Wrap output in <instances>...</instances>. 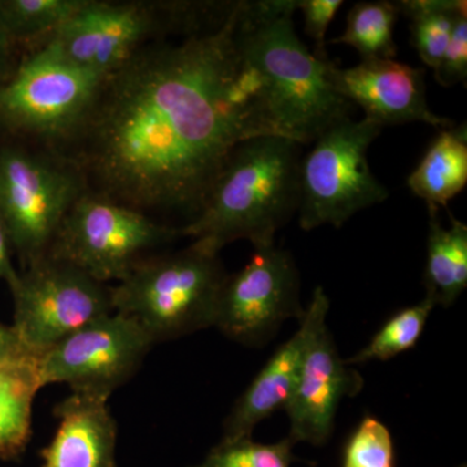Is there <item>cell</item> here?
I'll return each mask as SVG.
<instances>
[{"label": "cell", "mask_w": 467, "mask_h": 467, "mask_svg": "<svg viewBox=\"0 0 467 467\" xmlns=\"http://www.w3.org/2000/svg\"><path fill=\"white\" fill-rule=\"evenodd\" d=\"M242 5L214 29L150 43L107 78L63 153L88 190L192 223L238 144L282 137L239 47Z\"/></svg>", "instance_id": "cell-1"}, {"label": "cell", "mask_w": 467, "mask_h": 467, "mask_svg": "<svg viewBox=\"0 0 467 467\" xmlns=\"http://www.w3.org/2000/svg\"><path fill=\"white\" fill-rule=\"evenodd\" d=\"M297 0L243 2L239 47L259 73L269 115L282 137L309 144L350 119L353 104L328 81L331 61L316 57L296 36Z\"/></svg>", "instance_id": "cell-2"}, {"label": "cell", "mask_w": 467, "mask_h": 467, "mask_svg": "<svg viewBox=\"0 0 467 467\" xmlns=\"http://www.w3.org/2000/svg\"><path fill=\"white\" fill-rule=\"evenodd\" d=\"M301 159V144L278 135L238 144L181 235L217 252L239 239L254 250L275 244V233L299 209Z\"/></svg>", "instance_id": "cell-3"}, {"label": "cell", "mask_w": 467, "mask_h": 467, "mask_svg": "<svg viewBox=\"0 0 467 467\" xmlns=\"http://www.w3.org/2000/svg\"><path fill=\"white\" fill-rule=\"evenodd\" d=\"M233 8L234 2L85 0L41 47L82 69L109 77L150 43L164 41L171 34L189 36L214 29Z\"/></svg>", "instance_id": "cell-4"}, {"label": "cell", "mask_w": 467, "mask_h": 467, "mask_svg": "<svg viewBox=\"0 0 467 467\" xmlns=\"http://www.w3.org/2000/svg\"><path fill=\"white\" fill-rule=\"evenodd\" d=\"M218 254L201 241L150 254L113 285V309L133 319L153 343L213 327L227 276Z\"/></svg>", "instance_id": "cell-5"}, {"label": "cell", "mask_w": 467, "mask_h": 467, "mask_svg": "<svg viewBox=\"0 0 467 467\" xmlns=\"http://www.w3.org/2000/svg\"><path fill=\"white\" fill-rule=\"evenodd\" d=\"M107 78L47 47L26 52L0 88V130L63 155L88 122Z\"/></svg>", "instance_id": "cell-6"}, {"label": "cell", "mask_w": 467, "mask_h": 467, "mask_svg": "<svg viewBox=\"0 0 467 467\" xmlns=\"http://www.w3.org/2000/svg\"><path fill=\"white\" fill-rule=\"evenodd\" d=\"M86 190L84 175L61 153L21 142L0 147V218L23 269L47 256Z\"/></svg>", "instance_id": "cell-7"}, {"label": "cell", "mask_w": 467, "mask_h": 467, "mask_svg": "<svg viewBox=\"0 0 467 467\" xmlns=\"http://www.w3.org/2000/svg\"><path fill=\"white\" fill-rule=\"evenodd\" d=\"M181 236L149 214L86 190L67 212L47 256L101 284L125 278L160 245Z\"/></svg>", "instance_id": "cell-8"}, {"label": "cell", "mask_w": 467, "mask_h": 467, "mask_svg": "<svg viewBox=\"0 0 467 467\" xmlns=\"http://www.w3.org/2000/svg\"><path fill=\"white\" fill-rule=\"evenodd\" d=\"M382 126L371 119H346L328 128L300 162L299 223L340 227L362 209L389 198V190L371 173L370 144Z\"/></svg>", "instance_id": "cell-9"}, {"label": "cell", "mask_w": 467, "mask_h": 467, "mask_svg": "<svg viewBox=\"0 0 467 467\" xmlns=\"http://www.w3.org/2000/svg\"><path fill=\"white\" fill-rule=\"evenodd\" d=\"M7 285L14 299L12 327L36 358L115 312L112 285L50 256L17 270Z\"/></svg>", "instance_id": "cell-10"}, {"label": "cell", "mask_w": 467, "mask_h": 467, "mask_svg": "<svg viewBox=\"0 0 467 467\" xmlns=\"http://www.w3.org/2000/svg\"><path fill=\"white\" fill-rule=\"evenodd\" d=\"M153 344L133 319L113 312L36 358L42 386L66 383L73 393L109 400L140 370Z\"/></svg>", "instance_id": "cell-11"}, {"label": "cell", "mask_w": 467, "mask_h": 467, "mask_svg": "<svg viewBox=\"0 0 467 467\" xmlns=\"http://www.w3.org/2000/svg\"><path fill=\"white\" fill-rule=\"evenodd\" d=\"M300 278L291 254L275 244L256 248L250 263L227 275L213 327L234 342L266 343L288 318H303Z\"/></svg>", "instance_id": "cell-12"}, {"label": "cell", "mask_w": 467, "mask_h": 467, "mask_svg": "<svg viewBox=\"0 0 467 467\" xmlns=\"http://www.w3.org/2000/svg\"><path fill=\"white\" fill-rule=\"evenodd\" d=\"M425 75V69L395 58H371L348 69L331 64L328 81L337 94L364 109L365 119L382 128L408 122L451 128L453 121L430 109Z\"/></svg>", "instance_id": "cell-13"}, {"label": "cell", "mask_w": 467, "mask_h": 467, "mask_svg": "<svg viewBox=\"0 0 467 467\" xmlns=\"http://www.w3.org/2000/svg\"><path fill=\"white\" fill-rule=\"evenodd\" d=\"M364 379L339 356L326 321L308 344L299 379L285 405L294 444L324 445L333 434L337 407L346 396L361 391Z\"/></svg>", "instance_id": "cell-14"}, {"label": "cell", "mask_w": 467, "mask_h": 467, "mask_svg": "<svg viewBox=\"0 0 467 467\" xmlns=\"http://www.w3.org/2000/svg\"><path fill=\"white\" fill-rule=\"evenodd\" d=\"M328 308L330 300L324 288H316L312 301L300 319L299 330L276 349L234 404L223 423V441L251 438L252 431L261 420L285 408L299 379L304 355L312 335L318 325L326 321Z\"/></svg>", "instance_id": "cell-15"}, {"label": "cell", "mask_w": 467, "mask_h": 467, "mask_svg": "<svg viewBox=\"0 0 467 467\" xmlns=\"http://www.w3.org/2000/svg\"><path fill=\"white\" fill-rule=\"evenodd\" d=\"M57 434L41 451V467H117V423L109 400L70 393L54 409Z\"/></svg>", "instance_id": "cell-16"}, {"label": "cell", "mask_w": 467, "mask_h": 467, "mask_svg": "<svg viewBox=\"0 0 467 467\" xmlns=\"http://www.w3.org/2000/svg\"><path fill=\"white\" fill-rule=\"evenodd\" d=\"M429 207V238L423 285L426 299L448 308L467 285V226L451 216L450 229L441 226L439 208Z\"/></svg>", "instance_id": "cell-17"}, {"label": "cell", "mask_w": 467, "mask_h": 467, "mask_svg": "<svg viewBox=\"0 0 467 467\" xmlns=\"http://www.w3.org/2000/svg\"><path fill=\"white\" fill-rule=\"evenodd\" d=\"M42 387L36 356L0 365V460L16 459L26 451L34 399Z\"/></svg>", "instance_id": "cell-18"}, {"label": "cell", "mask_w": 467, "mask_h": 467, "mask_svg": "<svg viewBox=\"0 0 467 467\" xmlns=\"http://www.w3.org/2000/svg\"><path fill=\"white\" fill-rule=\"evenodd\" d=\"M467 183L466 124L442 129L422 161L408 177V186L427 205L447 207Z\"/></svg>", "instance_id": "cell-19"}, {"label": "cell", "mask_w": 467, "mask_h": 467, "mask_svg": "<svg viewBox=\"0 0 467 467\" xmlns=\"http://www.w3.org/2000/svg\"><path fill=\"white\" fill-rule=\"evenodd\" d=\"M85 0H0V26L16 47L27 52L60 29Z\"/></svg>", "instance_id": "cell-20"}, {"label": "cell", "mask_w": 467, "mask_h": 467, "mask_svg": "<svg viewBox=\"0 0 467 467\" xmlns=\"http://www.w3.org/2000/svg\"><path fill=\"white\" fill-rule=\"evenodd\" d=\"M398 3L400 14L410 20L411 43L427 67L434 72L441 63L454 21L467 11L465 0H405Z\"/></svg>", "instance_id": "cell-21"}, {"label": "cell", "mask_w": 467, "mask_h": 467, "mask_svg": "<svg viewBox=\"0 0 467 467\" xmlns=\"http://www.w3.org/2000/svg\"><path fill=\"white\" fill-rule=\"evenodd\" d=\"M400 15L398 3L361 2L350 9L342 36L331 39L334 45L356 48L362 60L393 58L398 47L393 41L396 18Z\"/></svg>", "instance_id": "cell-22"}, {"label": "cell", "mask_w": 467, "mask_h": 467, "mask_svg": "<svg viewBox=\"0 0 467 467\" xmlns=\"http://www.w3.org/2000/svg\"><path fill=\"white\" fill-rule=\"evenodd\" d=\"M434 308V303L425 297L416 306L400 310L379 328L365 348L344 361L347 365L387 361L413 348L422 337L427 319Z\"/></svg>", "instance_id": "cell-23"}, {"label": "cell", "mask_w": 467, "mask_h": 467, "mask_svg": "<svg viewBox=\"0 0 467 467\" xmlns=\"http://www.w3.org/2000/svg\"><path fill=\"white\" fill-rule=\"evenodd\" d=\"M294 445L288 438L275 444H260L251 438L221 441L201 465L193 467H290Z\"/></svg>", "instance_id": "cell-24"}, {"label": "cell", "mask_w": 467, "mask_h": 467, "mask_svg": "<svg viewBox=\"0 0 467 467\" xmlns=\"http://www.w3.org/2000/svg\"><path fill=\"white\" fill-rule=\"evenodd\" d=\"M342 467H395L389 430L377 418L365 417L347 441Z\"/></svg>", "instance_id": "cell-25"}, {"label": "cell", "mask_w": 467, "mask_h": 467, "mask_svg": "<svg viewBox=\"0 0 467 467\" xmlns=\"http://www.w3.org/2000/svg\"><path fill=\"white\" fill-rule=\"evenodd\" d=\"M435 78L444 88H451L457 84L466 85L467 11L461 12L454 21L447 48L436 67Z\"/></svg>", "instance_id": "cell-26"}, {"label": "cell", "mask_w": 467, "mask_h": 467, "mask_svg": "<svg viewBox=\"0 0 467 467\" xmlns=\"http://www.w3.org/2000/svg\"><path fill=\"white\" fill-rule=\"evenodd\" d=\"M342 0H297V9H301L306 20V33L315 42V57L327 60L326 54V32Z\"/></svg>", "instance_id": "cell-27"}, {"label": "cell", "mask_w": 467, "mask_h": 467, "mask_svg": "<svg viewBox=\"0 0 467 467\" xmlns=\"http://www.w3.org/2000/svg\"><path fill=\"white\" fill-rule=\"evenodd\" d=\"M33 356L18 339L12 326L0 322V365Z\"/></svg>", "instance_id": "cell-28"}, {"label": "cell", "mask_w": 467, "mask_h": 467, "mask_svg": "<svg viewBox=\"0 0 467 467\" xmlns=\"http://www.w3.org/2000/svg\"><path fill=\"white\" fill-rule=\"evenodd\" d=\"M20 58H17V47L8 38L3 27L0 26V88L14 73Z\"/></svg>", "instance_id": "cell-29"}, {"label": "cell", "mask_w": 467, "mask_h": 467, "mask_svg": "<svg viewBox=\"0 0 467 467\" xmlns=\"http://www.w3.org/2000/svg\"><path fill=\"white\" fill-rule=\"evenodd\" d=\"M17 270L12 264V245L9 242L7 230L0 218V279L8 282L14 278Z\"/></svg>", "instance_id": "cell-30"}]
</instances>
